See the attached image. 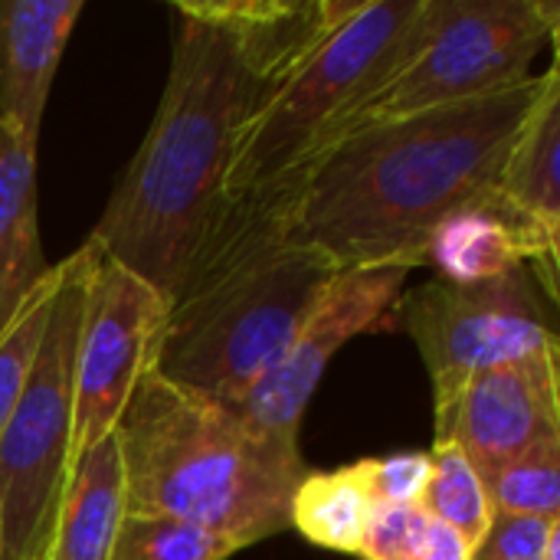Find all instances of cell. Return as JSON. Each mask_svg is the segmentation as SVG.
<instances>
[{"instance_id": "1", "label": "cell", "mask_w": 560, "mask_h": 560, "mask_svg": "<svg viewBox=\"0 0 560 560\" xmlns=\"http://www.w3.org/2000/svg\"><path fill=\"white\" fill-rule=\"evenodd\" d=\"M354 0H177L154 121L89 240L171 299L226 210L240 135L289 66Z\"/></svg>"}, {"instance_id": "2", "label": "cell", "mask_w": 560, "mask_h": 560, "mask_svg": "<svg viewBox=\"0 0 560 560\" xmlns=\"http://www.w3.org/2000/svg\"><path fill=\"white\" fill-rule=\"evenodd\" d=\"M551 66L499 92L361 128L285 190L292 233L338 269L427 266L433 230L499 187Z\"/></svg>"}, {"instance_id": "3", "label": "cell", "mask_w": 560, "mask_h": 560, "mask_svg": "<svg viewBox=\"0 0 560 560\" xmlns=\"http://www.w3.org/2000/svg\"><path fill=\"white\" fill-rule=\"evenodd\" d=\"M289 207L292 194L226 203L167 299L154 374L240 407L272 371L341 272L292 233Z\"/></svg>"}, {"instance_id": "4", "label": "cell", "mask_w": 560, "mask_h": 560, "mask_svg": "<svg viewBox=\"0 0 560 560\" xmlns=\"http://www.w3.org/2000/svg\"><path fill=\"white\" fill-rule=\"evenodd\" d=\"M128 515L177 518L236 551L289 528L308 466L299 440L253 427L236 407L144 374L118 427Z\"/></svg>"}, {"instance_id": "5", "label": "cell", "mask_w": 560, "mask_h": 560, "mask_svg": "<svg viewBox=\"0 0 560 560\" xmlns=\"http://www.w3.org/2000/svg\"><path fill=\"white\" fill-rule=\"evenodd\" d=\"M427 0H354L272 85L240 135L226 200L285 194L361 105L413 49Z\"/></svg>"}, {"instance_id": "6", "label": "cell", "mask_w": 560, "mask_h": 560, "mask_svg": "<svg viewBox=\"0 0 560 560\" xmlns=\"http://www.w3.org/2000/svg\"><path fill=\"white\" fill-rule=\"evenodd\" d=\"M558 23L555 0H427L413 49L338 121L325 148L361 128L479 98L528 79L535 56L555 39Z\"/></svg>"}, {"instance_id": "7", "label": "cell", "mask_w": 560, "mask_h": 560, "mask_svg": "<svg viewBox=\"0 0 560 560\" xmlns=\"http://www.w3.org/2000/svg\"><path fill=\"white\" fill-rule=\"evenodd\" d=\"M95 243L59 262V289L26 387L0 430V560H43L69 476L75 345Z\"/></svg>"}, {"instance_id": "8", "label": "cell", "mask_w": 560, "mask_h": 560, "mask_svg": "<svg viewBox=\"0 0 560 560\" xmlns=\"http://www.w3.org/2000/svg\"><path fill=\"white\" fill-rule=\"evenodd\" d=\"M394 328L407 331L423 354L436 420L453 410L476 374L558 345L532 269L476 285L436 276L400 295Z\"/></svg>"}, {"instance_id": "9", "label": "cell", "mask_w": 560, "mask_h": 560, "mask_svg": "<svg viewBox=\"0 0 560 560\" xmlns=\"http://www.w3.org/2000/svg\"><path fill=\"white\" fill-rule=\"evenodd\" d=\"M164 322L167 299L95 243L75 345L69 469L98 440L115 433L135 387L154 371Z\"/></svg>"}, {"instance_id": "10", "label": "cell", "mask_w": 560, "mask_h": 560, "mask_svg": "<svg viewBox=\"0 0 560 560\" xmlns=\"http://www.w3.org/2000/svg\"><path fill=\"white\" fill-rule=\"evenodd\" d=\"M407 276L410 269L400 266L341 269L328 282L282 358L236 410L253 427L272 436L299 440L308 400L315 397L328 364L345 348V341L364 331L394 328V308L407 289Z\"/></svg>"}, {"instance_id": "11", "label": "cell", "mask_w": 560, "mask_h": 560, "mask_svg": "<svg viewBox=\"0 0 560 560\" xmlns=\"http://www.w3.org/2000/svg\"><path fill=\"white\" fill-rule=\"evenodd\" d=\"M443 440L463 450L479 479L560 440V345L476 374L436 420V443Z\"/></svg>"}, {"instance_id": "12", "label": "cell", "mask_w": 560, "mask_h": 560, "mask_svg": "<svg viewBox=\"0 0 560 560\" xmlns=\"http://www.w3.org/2000/svg\"><path fill=\"white\" fill-rule=\"evenodd\" d=\"M427 266H436L440 279L456 285L492 282L515 269H532L551 299L558 292V240L515 213L499 190L456 210L433 230Z\"/></svg>"}, {"instance_id": "13", "label": "cell", "mask_w": 560, "mask_h": 560, "mask_svg": "<svg viewBox=\"0 0 560 560\" xmlns=\"http://www.w3.org/2000/svg\"><path fill=\"white\" fill-rule=\"evenodd\" d=\"M79 13L82 0H0V118L36 141Z\"/></svg>"}, {"instance_id": "14", "label": "cell", "mask_w": 560, "mask_h": 560, "mask_svg": "<svg viewBox=\"0 0 560 560\" xmlns=\"http://www.w3.org/2000/svg\"><path fill=\"white\" fill-rule=\"evenodd\" d=\"M49 272L39 243L36 138L0 118V335Z\"/></svg>"}, {"instance_id": "15", "label": "cell", "mask_w": 560, "mask_h": 560, "mask_svg": "<svg viewBox=\"0 0 560 560\" xmlns=\"http://www.w3.org/2000/svg\"><path fill=\"white\" fill-rule=\"evenodd\" d=\"M125 515V463L108 433L72 463L43 560H108Z\"/></svg>"}, {"instance_id": "16", "label": "cell", "mask_w": 560, "mask_h": 560, "mask_svg": "<svg viewBox=\"0 0 560 560\" xmlns=\"http://www.w3.org/2000/svg\"><path fill=\"white\" fill-rule=\"evenodd\" d=\"M558 141H560V75L558 62H551L548 85L522 125L505 167L499 174V197L522 213L545 236H560V180H558Z\"/></svg>"}, {"instance_id": "17", "label": "cell", "mask_w": 560, "mask_h": 560, "mask_svg": "<svg viewBox=\"0 0 560 560\" xmlns=\"http://www.w3.org/2000/svg\"><path fill=\"white\" fill-rule=\"evenodd\" d=\"M374 509L377 502L371 499L358 463L331 472L308 469L292 495L289 528L325 551L358 558Z\"/></svg>"}, {"instance_id": "18", "label": "cell", "mask_w": 560, "mask_h": 560, "mask_svg": "<svg viewBox=\"0 0 560 560\" xmlns=\"http://www.w3.org/2000/svg\"><path fill=\"white\" fill-rule=\"evenodd\" d=\"M417 509H423L440 525L453 528L469 545V551L482 541L492 522V505L479 472L450 440L433 443L430 450V479Z\"/></svg>"}, {"instance_id": "19", "label": "cell", "mask_w": 560, "mask_h": 560, "mask_svg": "<svg viewBox=\"0 0 560 560\" xmlns=\"http://www.w3.org/2000/svg\"><path fill=\"white\" fill-rule=\"evenodd\" d=\"M361 560H472L469 545L417 505H377Z\"/></svg>"}, {"instance_id": "20", "label": "cell", "mask_w": 560, "mask_h": 560, "mask_svg": "<svg viewBox=\"0 0 560 560\" xmlns=\"http://www.w3.org/2000/svg\"><path fill=\"white\" fill-rule=\"evenodd\" d=\"M492 512L560 518V440L541 443L482 479Z\"/></svg>"}, {"instance_id": "21", "label": "cell", "mask_w": 560, "mask_h": 560, "mask_svg": "<svg viewBox=\"0 0 560 560\" xmlns=\"http://www.w3.org/2000/svg\"><path fill=\"white\" fill-rule=\"evenodd\" d=\"M236 548L197 525L158 515H125L108 560H230Z\"/></svg>"}, {"instance_id": "22", "label": "cell", "mask_w": 560, "mask_h": 560, "mask_svg": "<svg viewBox=\"0 0 560 560\" xmlns=\"http://www.w3.org/2000/svg\"><path fill=\"white\" fill-rule=\"evenodd\" d=\"M56 289H59V266H52V272L36 289V295L26 302V308L0 335V430L7 427V420L26 387V377L33 371L36 351H39L46 325H49Z\"/></svg>"}, {"instance_id": "23", "label": "cell", "mask_w": 560, "mask_h": 560, "mask_svg": "<svg viewBox=\"0 0 560 560\" xmlns=\"http://www.w3.org/2000/svg\"><path fill=\"white\" fill-rule=\"evenodd\" d=\"M560 541V518L492 512L489 532L472 548V560H545Z\"/></svg>"}, {"instance_id": "24", "label": "cell", "mask_w": 560, "mask_h": 560, "mask_svg": "<svg viewBox=\"0 0 560 560\" xmlns=\"http://www.w3.org/2000/svg\"><path fill=\"white\" fill-rule=\"evenodd\" d=\"M358 466L377 505H420V495L430 479V453L361 459Z\"/></svg>"}]
</instances>
